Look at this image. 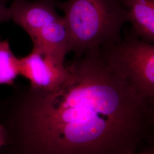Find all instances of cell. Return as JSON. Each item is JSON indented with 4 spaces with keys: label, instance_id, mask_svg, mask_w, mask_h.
<instances>
[{
    "label": "cell",
    "instance_id": "1",
    "mask_svg": "<svg viewBox=\"0 0 154 154\" xmlns=\"http://www.w3.org/2000/svg\"><path fill=\"white\" fill-rule=\"evenodd\" d=\"M63 81L13 86L0 99V154H125L152 146L154 102L110 66L100 47L74 55Z\"/></svg>",
    "mask_w": 154,
    "mask_h": 154
},
{
    "label": "cell",
    "instance_id": "2",
    "mask_svg": "<svg viewBox=\"0 0 154 154\" xmlns=\"http://www.w3.org/2000/svg\"><path fill=\"white\" fill-rule=\"evenodd\" d=\"M55 5L64 13L74 55L120 42L122 29L129 22L122 0H56Z\"/></svg>",
    "mask_w": 154,
    "mask_h": 154
},
{
    "label": "cell",
    "instance_id": "3",
    "mask_svg": "<svg viewBox=\"0 0 154 154\" xmlns=\"http://www.w3.org/2000/svg\"><path fill=\"white\" fill-rule=\"evenodd\" d=\"M108 64L144 98L154 102V45L132 30L116 43L100 46Z\"/></svg>",
    "mask_w": 154,
    "mask_h": 154
},
{
    "label": "cell",
    "instance_id": "4",
    "mask_svg": "<svg viewBox=\"0 0 154 154\" xmlns=\"http://www.w3.org/2000/svg\"><path fill=\"white\" fill-rule=\"evenodd\" d=\"M66 73V62L56 60L35 48L20 58V75L27 79L29 86L34 88H54L63 81Z\"/></svg>",
    "mask_w": 154,
    "mask_h": 154
},
{
    "label": "cell",
    "instance_id": "5",
    "mask_svg": "<svg viewBox=\"0 0 154 154\" xmlns=\"http://www.w3.org/2000/svg\"><path fill=\"white\" fill-rule=\"evenodd\" d=\"M56 0H13L9 6L11 20L20 26L33 39L51 22L61 18L55 5Z\"/></svg>",
    "mask_w": 154,
    "mask_h": 154
},
{
    "label": "cell",
    "instance_id": "6",
    "mask_svg": "<svg viewBox=\"0 0 154 154\" xmlns=\"http://www.w3.org/2000/svg\"><path fill=\"white\" fill-rule=\"evenodd\" d=\"M31 40L33 48L59 61L66 62V55L72 51L71 38L63 17L46 25Z\"/></svg>",
    "mask_w": 154,
    "mask_h": 154
},
{
    "label": "cell",
    "instance_id": "7",
    "mask_svg": "<svg viewBox=\"0 0 154 154\" xmlns=\"http://www.w3.org/2000/svg\"><path fill=\"white\" fill-rule=\"evenodd\" d=\"M132 30L143 41L154 42V0H122Z\"/></svg>",
    "mask_w": 154,
    "mask_h": 154
},
{
    "label": "cell",
    "instance_id": "8",
    "mask_svg": "<svg viewBox=\"0 0 154 154\" xmlns=\"http://www.w3.org/2000/svg\"><path fill=\"white\" fill-rule=\"evenodd\" d=\"M20 75V58L14 54L8 40L0 39V85L14 86Z\"/></svg>",
    "mask_w": 154,
    "mask_h": 154
},
{
    "label": "cell",
    "instance_id": "9",
    "mask_svg": "<svg viewBox=\"0 0 154 154\" xmlns=\"http://www.w3.org/2000/svg\"><path fill=\"white\" fill-rule=\"evenodd\" d=\"M11 21L9 6L5 0H0V25Z\"/></svg>",
    "mask_w": 154,
    "mask_h": 154
},
{
    "label": "cell",
    "instance_id": "10",
    "mask_svg": "<svg viewBox=\"0 0 154 154\" xmlns=\"http://www.w3.org/2000/svg\"><path fill=\"white\" fill-rule=\"evenodd\" d=\"M125 154H154V146H149L137 151L128 152Z\"/></svg>",
    "mask_w": 154,
    "mask_h": 154
},
{
    "label": "cell",
    "instance_id": "11",
    "mask_svg": "<svg viewBox=\"0 0 154 154\" xmlns=\"http://www.w3.org/2000/svg\"><path fill=\"white\" fill-rule=\"evenodd\" d=\"M6 139L5 130L4 127L0 123V152L5 146Z\"/></svg>",
    "mask_w": 154,
    "mask_h": 154
},
{
    "label": "cell",
    "instance_id": "12",
    "mask_svg": "<svg viewBox=\"0 0 154 154\" xmlns=\"http://www.w3.org/2000/svg\"><path fill=\"white\" fill-rule=\"evenodd\" d=\"M5 1L6 2H8V1H10V0H5Z\"/></svg>",
    "mask_w": 154,
    "mask_h": 154
}]
</instances>
